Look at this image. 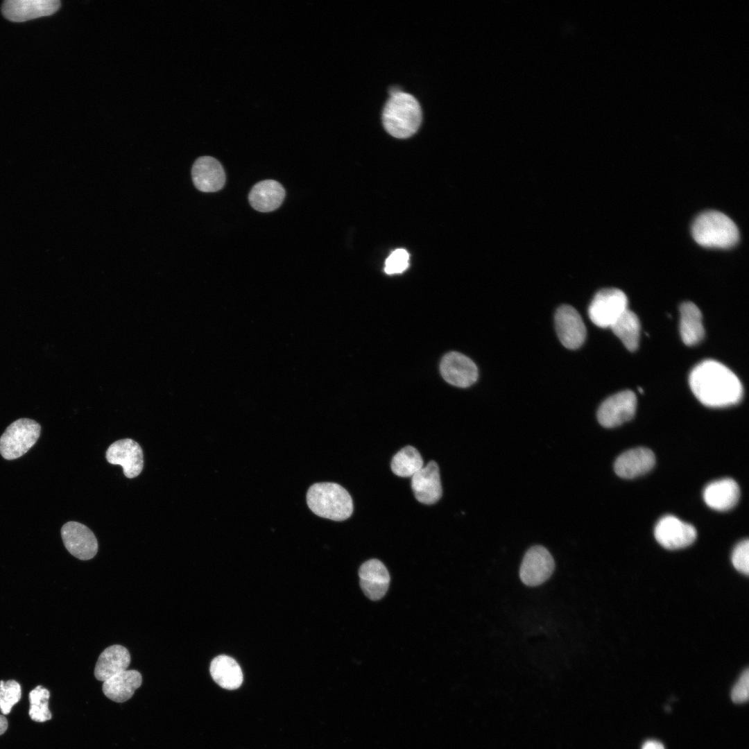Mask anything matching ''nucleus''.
Masks as SVG:
<instances>
[{
  "label": "nucleus",
  "instance_id": "nucleus-1",
  "mask_svg": "<svg viewBox=\"0 0 749 749\" xmlns=\"http://www.w3.org/2000/svg\"><path fill=\"white\" fill-rule=\"evenodd\" d=\"M689 382L698 401L709 407L734 405L743 397V386L737 376L715 360H705L696 365L689 374Z\"/></svg>",
  "mask_w": 749,
  "mask_h": 749
},
{
  "label": "nucleus",
  "instance_id": "nucleus-2",
  "mask_svg": "<svg viewBox=\"0 0 749 749\" xmlns=\"http://www.w3.org/2000/svg\"><path fill=\"white\" fill-rule=\"evenodd\" d=\"M382 120L384 128L393 137H410L422 122L420 105L413 96L399 91L391 94L386 103Z\"/></svg>",
  "mask_w": 749,
  "mask_h": 749
},
{
  "label": "nucleus",
  "instance_id": "nucleus-3",
  "mask_svg": "<svg viewBox=\"0 0 749 749\" xmlns=\"http://www.w3.org/2000/svg\"><path fill=\"white\" fill-rule=\"evenodd\" d=\"M691 234L697 243L706 248H731L739 238L734 221L723 213L715 210L703 212L694 219Z\"/></svg>",
  "mask_w": 749,
  "mask_h": 749
},
{
  "label": "nucleus",
  "instance_id": "nucleus-4",
  "mask_svg": "<svg viewBox=\"0 0 749 749\" xmlns=\"http://www.w3.org/2000/svg\"><path fill=\"white\" fill-rule=\"evenodd\" d=\"M307 502L316 515L334 521L345 520L353 512L351 496L343 487L336 483L312 485L307 491Z\"/></svg>",
  "mask_w": 749,
  "mask_h": 749
},
{
  "label": "nucleus",
  "instance_id": "nucleus-5",
  "mask_svg": "<svg viewBox=\"0 0 749 749\" xmlns=\"http://www.w3.org/2000/svg\"><path fill=\"white\" fill-rule=\"evenodd\" d=\"M41 431L35 420L20 418L11 423L0 437V454L14 460L26 454L37 442Z\"/></svg>",
  "mask_w": 749,
  "mask_h": 749
},
{
  "label": "nucleus",
  "instance_id": "nucleus-6",
  "mask_svg": "<svg viewBox=\"0 0 749 749\" xmlns=\"http://www.w3.org/2000/svg\"><path fill=\"white\" fill-rule=\"evenodd\" d=\"M628 309V298L620 289H603L592 299L588 314L592 322L602 328L610 327Z\"/></svg>",
  "mask_w": 749,
  "mask_h": 749
},
{
  "label": "nucleus",
  "instance_id": "nucleus-7",
  "mask_svg": "<svg viewBox=\"0 0 749 749\" xmlns=\"http://www.w3.org/2000/svg\"><path fill=\"white\" fill-rule=\"evenodd\" d=\"M636 408L635 394L626 390L603 401L598 409L596 416L601 425L612 428L630 420L635 415Z\"/></svg>",
  "mask_w": 749,
  "mask_h": 749
},
{
  "label": "nucleus",
  "instance_id": "nucleus-8",
  "mask_svg": "<svg viewBox=\"0 0 749 749\" xmlns=\"http://www.w3.org/2000/svg\"><path fill=\"white\" fill-rule=\"evenodd\" d=\"M654 535L664 548L674 550L691 544L697 536L692 525L684 522L673 515H665L656 524Z\"/></svg>",
  "mask_w": 749,
  "mask_h": 749
},
{
  "label": "nucleus",
  "instance_id": "nucleus-9",
  "mask_svg": "<svg viewBox=\"0 0 749 749\" xmlns=\"http://www.w3.org/2000/svg\"><path fill=\"white\" fill-rule=\"evenodd\" d=\"M554 568V560L549 551L542 546L535 545L525 553L519 577L525 585L537 586L549 578Z\"/></svg>",
  "mask_w": 749,
  "mask_h": 749
},
{
  "label": "nucleus",
  "instance_id": "nucleus-10",
  "mask_svg": "<svg viewBox=\"0 0 749 749\" xmlns=\"http://www.w3.org/2000/svg\"><path fill=\"white\" fill-rule=\"evenodd\" d=\"M61 536L67 551L74 557L89 560L98 551V542L93 532L77 522H68L61 528Z\"/></svg>",
  "mask_w": 749,
  "mask_h": 749
},
{
  "label": "nucleus",
  "instance_id": "nucleus-11",
  "mask_svg": "<svg viewBox=\"0 0 749 749\" xmlns=\"http://www.w3.org/2000/svg\"><path fill=\"white\" fill-rule=\"evenodd\" d=\"M555 325L558 336L567 348L580 347L586 337V328L580 315L571 306L562 305L555 314Z\"/></svg>",
  "mask_w": 749,
  "mask_h": 749
},
{
  "label": "nucleus",
  "instance_id": "nucleus-12",
  "mask_svg": "<svg viewBox=\"0 0 749 749\" xmlns=\"http://www.w3.org/2000/svg\"><path fill=\"white\" fill-rule=\"evenodd\" d=\"M105 456L110 463L121 465L124 475L130 479L137 476L144 467L142 449L130 438L119 440L111 444Z\"/></svg>",
  "mask_w": 749,
  "mask_h": 749
},
{
  "label": "nucleus",
  "instance_id": "nucleus-13",
  "mask_svg": "<svg viewBox=\"0 0 749 749\" xmlns=\"http://www.w3.org/2000/svg\"><path fill=\"white\" fill-rule=\"evenodd\" d=\"M59 0H6L1 7L3 17L15 22L54 14L60 7Z\"/></svg>",
  "mask_w": 749,
  "mask_h": 749
},
{
  "label": "nucleus",
  "instance_id": "nucleus-14",
  "mask_svg": "<svg viewBox=\"0 0 749 749\" xmlns=\"http://www.w3.org/2000/svg\"><path fill=\"white\" fill-rule=\"evenodd\" d=\"M440 369L444 379L457 387L470 386L478 378L476 364L467 356L456 352H449L442 358Z\"/></svg>",
  "mask_w": 749,
  "mask_h": 749
},
{
  "label": "nucleus",
  "instance_id": "nucleus-15",
  "mask_svg": "<svg viewBox=\"0 0 749 749\" xmlns=\"http://www.w3.org/2000/svg\"><path fill=\"white\" fill-rule=\"evenodd\" d=\"M191 177L196 188L206 193L219 191L225 182V173L221 164L211 156H202L195 161Z\"/></svg>",
  "mask_w": 749,
  "mask_h": 749
},
{
  "label": "nucleus",
  "instance_id": "nucleus-16",
  "mask_svg": "<svg viewBox=\"0 0 749 749\" xmlns=\"http://www.w3.org/2000/svg\"><path fill=\"white\" fill-rule=\"evenodd\" d=\"M360 585L365 595L372 601H377L387 592L390 575L386 566L377 559H371L363 563L359 570Z\"/></svg>",
  "mask_w": 749,
  "mask_h": 749
},
{
  "label": "nucleus",
  "instance_id": "nucleus-17",
  "mask_svg": "<svg viewBox=\"0 0 749 749\" xmlns=\"http://www.w3.org/2000/svg\"><path fill=\"white\" fill-rule=\"evenodd\" d=\"M411 488L416 499L433 504L441 497L442 490L438 464L430 461L411 477Z\"/></svg>",
  "mask_w": 749,
  "mask_h": 749
},
{
  "label": "nucleus",
  "instance_id": "nucleus-18",
  "mask_svg": "<svg viewBox=\"0 0 749 749\" xmlns=\"http://www.w3.org/2000/svg\"><path fill=\"white\" fill-rule=\"evenodd\" d=\"M655 463L653 452L646 447H637L622 453L614 464L615 473L624 479H632L649 472Z\"/></svg>",
  "mask_w": 749,
  "mask_h": 749
},
{
  "label": "nucleus",
  "instance_id": "nucleus-19",
  "mask_svg": "<svg viewBox=\"0 0 749 749\" xmlns=\"http://www.w3.org/2000/svg\"><path fill=\"white\" fill-rule=\"evenodd\" d=\"M739 495L738 484L730 478L709 483L703 493L705 503L709 508L718 511H725L733 508L738 502Z\"/></svg>",
  "mask_w": 749,
  "mask_h": 749
},
{
  "label": "nucleus",
  "instance_id": "nucleus-20",
  "mask_svg": "<svg viewBox=\"0 0 749 749\" xmlns=\"http://www.w3.org/2000/svg\"><path fill=\"white\" fill-rule=\"evenodd\" d=\"M285 197L282 185L273 180L261 181L253 186L248 199L251 206L257 211L269 212L277 209Z\"/></svg>",
  "mask_w": 749,
  "mask_h": 749
},
{
  "label": "nucleus",
  "instance_id": "nucleus-21",
  "mask_svg": "<svg viewBox=\"0 0 749 749\" xmlns=\"http://www.w3.org/2000/svg\"><path fill=\"white\" fill-rule=\"evenodd\" d=\"M142 682L141 673L136 670L121 671L103 682V691L109 699L123 703L130 699Z\"/></svg>",
  "mask_w": 749,
  "mask_h": 749
},
{
  "label": "nucleus",
  "instance_id": "nucleus-22",
  "mask_svg": "<svg viewBox=\"0 0 749 749\" xmlns=\"http://www.w3.org/2000/svg\"><path fill=\"white\" fill-rule=\"evenodd\" d=\"M130 662V655L126 648L118 644L110 646L99 655L94 669V676L98 680L104 682L127 670Z\"/></svg>",
  "mask_w": 749,
  "mask_h": 749
},
{
  "label": "nucleus",
  "instance_id": "nucleus-23",
  "mask_svg": "<svg viewBox=\"0 0 749 749\" xmlns=\"http://www.w3.org/2000/svg\"><path fill=\"white\" fill-rule=\"evenodd\" d=\"M680 334L683 343L688 346L700 343L705 329L699 308L693 302H683L680 307Z\"/></svg>",
  "mask_w": 749,
  "mask_h": 749
},
{
  "label": "nucleus",
  "instance_id": "nucleus-24",
  "mask_svg": "<svg viewBox=\"0 0 749 749\" xmlns=\"http://www.w3.org/2000/svg\"><path fill=\"white\" fill-rule=\"evenodd\" d=\"M210 674L213 680L222 688L235 689L243 682V673L239 664L232 657L221 655L213 659L210 664Z\"/></svg>",
  "mask_w": 749,
  "mask_h": 749
},
{
  "label": "nucleus",
  "instance_id": "nucleus-25",
  "mask_svg": "<svg viewBox=\"0 0 749 749\" xmlns=\"http://www.w3.org/2000/svg\"><path fill=\"white\" fill-rule=\"evenodd\" d=\"M614 334L630 351H635L639 345L640 322L637 316L628 308L610 327Z\"/></svg>",
  "mask_w": 749,
  "mask_h": 749
},
{
  "label": "nucleus",
  "instance_id": "nucleus-26",
  "mask_svg": "<svg viewBox=\"0 0 749 749\" xmlns=\"http://www.w3.org/2000/svg\"><path fill=\"white\" fill-rule=\"evenodd\" d=\"M423 467V460L419 451L412 446H406L393 458L391 470L401 477H412Z\"/></svg>",
  "mask_w": 749,
  "mask_h": 749
},
{
  "label": "nucleus",
  "instance_id": "nucleus-27",
  "mask_svg": "<svg viewBox=\"0 0 749 749\" xmlns=\"http://www.w3.org/2000/svg\"><path fill=\"white\" fill-rule=\"evenodd\" d=\"M21 696V689L19 682L14 680L0 681V710L3 715L11 712L12 707L19 702Z\"/></svg>",
  "mask_w": 749,
  "mask_h": 749
},
{
  "label": "nucleus",
  "instance_id": "nucleus-28",
  "mask_svg": "<svg viewBox=\"0 0 749 749\" xmlns=\"http://www.w3.org/2000/svg\"><path fill=\"white\" fill-rule=\"evenodd\" d=\"M409 255L404 249L394 250L385 262L384 270L387 274L401 273L408 267Z\"/></svg>",
  "mask_w": 749,
  "mask_h": 749
},
{
  "label": "nucleus",
  "instance_id": "nucleus-29",
  "mask_svg": "<svg viewBox=\"0 0 749 749\" xmlns=\"http://www.w3.org/2000/svg\"><path fill=\"white\" fill-rule=\"evenodd\" d=\"M732 562L739 572L748 575L749 573V542L744 540L739 542L732 553Z\"/></svg>",
  "mask_w": 749,
  "mask_h": 749
},
{
  "label": "nucleus",
  "instance_id": "nucleus-30",
  "mask_svg": "<svg viewBox=\"0 0 749 749\" xmlns=\"http://www.w3.org/2000/svg\"><path fill=\"white\" fill-rule=\"evenodd\" d=\"M749 695V671L746 669L732 688L731 698L735 703H743L748 700Z\"/></svg>",
  "mask_w": 749,
  "mask_h": 749
},
{
  "label": "nucleus",
  "instance_id": "nucleus-31",
  "mask_svg": "<svg viewBox=\"0 0 749 749\" xmlns=\"http://www.w3.org/2000/svg\"><path fill=\"white\" fill-rule=\"evenodd\" d=\"M28 714L31 718L36 722H44L51 718V713L49 709V702L38 705H30Z\"/></svg>",
  "mask_w": 749,
  "mask_h": 749
},
{
  "label": "nucleus",
  "instance_id": "nucleus-32",
  "mask_svg": "<svg viewBox=\"0 0 749 749\" xmlns=\"http://www.w3.org/2000/svg\"><path fill=\"white\" fill-rule=\"evenodd\" d=\"M30 705H38L49 702L50 698L49 691L39 685L33 689L28 695Z\"/></svg>",
  "mask_w": 749,
  "mask_h": 749
},
{
  "label": "nucleus",
  "instance_id": "nucleus-33",
  "mask_svg": "<svg viewBox=\"0 0 749 749\" xmlns=\"http://www.w3.org/2000/svg\"><path fill=\"white\" fill-rule=\"evenodd\" d=\"M642 749H665L663 744L660 741L650 740L643 744Z\"/></svg>",
  "mask_w": 749,
  "mask_h": 749
},
{
  "label": "nucleus",
  "instance_id": "nucleus-34",
  "mask_svg": "<svg viewBox=\"0 0 749 749\" xmlns=\"http://www.w3.org/2000/svg\"><path fill=\"white\" fill-rule=\"evenodd\" d=\"M8 728V721L6 718L0 714V735L3 734Z\"/></svg>",
  "mask_w": 749,
  "mask_h": 749
}]
</instances>
